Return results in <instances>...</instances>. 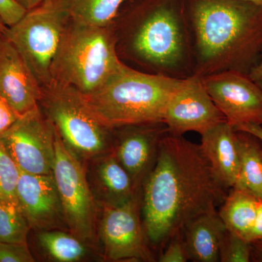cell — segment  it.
I'll list each match as a JSON object with an SVG mask.
<instances>
[{
	"instance_id": "obj_3",
	"label": "cell",
	"mask_w": 262,
	"mask_h": 262,
	"mask_svg": "<svg viewBox=\"0 0 262 262\" xmlns=\"http://www.w3.org/2000/svg\"><path fill=\"white\" fill-rule=\"evenodd\" d=\"M120 24L115 31L119 56L153 75L179 80L194 75L184 0H135Z\"/></svg>"
},
{
	"instance_id": "obj_23",
	"label": "cell",
	"mask_w": 262,
	"mask_h": 262,
	"mask_svg": "<svg viewBox=\"0 0 262 262\" xmlns=\"http://www.w3.org/2000/svg\"><path fill=\"white\" fill-rule=\"evenodd\" d=\"M30 230L16 206L0 201V242L28 244Z\"/></svg>"
},
{
	"instance_id": "obj_24",
	"label": "cell",
	"mask_w": 262,
	"mask_h": 262,
	"mask_svg": "<svg viewBox=\"0 0 262 262\" xmlns=\"http://www.w3.org/2000/svg\"><path fill=\"white\" fill-rule=\"evenodd\" d=\"M20 173L17 164L0 144V201L17 207L16 188Z\"/></svg>"
},
{
	"instance_id": "obj_29",
	"label": "cell",
	"mask_w": 262,
	"mask_h": 262,
	"mask_svg": "<svg viewBox=\"0 0 262 262\" xmlns=\"http://www.w3.org/2000/svg\"><path fill=\"white\" fill-rule=\"evenodd\" d=\"M20 116L0 94V135L10 128Z\"/></svg>"
},
{
	"instance_id": "obj_8",
	"label": "cell",
	"mask_w": 262,
	"mask_h": 262,
	"mask_svg": "<svg viewBox=\"0 0 262 262\" xmlns=\"http://www.w3.org/2000/svg\"><path fill=\"white\" fill-rule=\"evenodd\" d=\"M53 178L59 193L70 232L89 246L96 244V206L82 161L56 131Z\"/></svg>"
},
{
	"instance_id": "obj_18",
	"label": "cell",
	"mask_w": 262,
	"mask_h": 262,
	"mask_svg": "<svg viewBox=\"0 0 262 262\" xmlns=\"http://www.w3.org/2000/svg\"><path fill=\"white\" fill-rule=\"evenodd\" d=\"M226 228L217 210L203 213L188 224L183 232L189 261H220Z\"/></svg>"
},
{
	"instance_id": "obj_11",
	"label": "cell",
	"mask_w": 262,
	"mask_h": 262,
	"mask_svg": "<svg viewBox=\"0 0 262 262\" xmlns=\"http://www.w3.org/2000/svg\"><path fill=\"white\" fill-rule=\"evenodd\" d=\"M202 79L213 103L231 125H262V91L247 74L227 71Z\"/></svg>"
},
{
	"instance_id": "obj_16",
	"label": "cell",
	"mask_w": 262,
	"mask_h": 262,
	"mask_svg": "<svg viewBox=\"0 0 262 262\" xmlns=\"http://www.w3.org/2000/svg\"><path fill=\"white\" fill-rule=\"evenodd\" d=\"M215 177L227 189L236 187L239 179V151L237 130L227 121L201 135L200 144Z\"/></svg>"
},
{
	"instance_id": "obj_20",
	"label": "cell",
	"mask_w": 262,
	"mask_h": 262,
	"mask_svg": "<svg viewBox=\"0 0 262 262\" xmlns=\"http://www.w3.org/2000/svg\"><path fill=\"white\" fill-rule=\"evenodd\" d=\"M237 133L241 168L236 187L247 189L262 201V141L247 132Z\"/></svg>"
},
{
	"instance_id": "obj_26",
	"label": "cell",
	"mask_w": 262,
	"mask_h": 262,
	"mask_svg": "<svg viewBox=\"0 0 262 262\" xmlns=\"http://www.w3.org/2000/svg\"><path fill=\"white\" fill-rule=\"evenodd\" d=\"M28 244L0 242V262H34Z\"/></svg>"
},
{
	"instance_id": "obj_14",
	"label": "cell",
	"mask_w": 262,
	"mask_h": 262,
	"mask_svg": "<svg viewBox=\"0 0 262 262\" xmlns=\"http://www.w3.org/2000/svg\"><path fill=\"white\" fill-rule=\"evenodd\" d=\"M16 198L17 207L31 229L41 232L67 227L53 174L37 175L20 171Z\"/></svg>"
},
{
	"instance_id": "obj_17",
	"label": "cell",
	"mask_w": 262,
	"mask_h": 262,
	"mask_svg": "<svg viewBox=\"0 0 262 262\" xmlns=\"http://www.w3.org/2000/svg\"><path fill=\"white\" fill-rule=\"evenodd\" d=\"M91 161L93 162L91 178L101 206H120L141 194L136 190L130 174L113 151Z\"/></svg>"
},
{
	"instance_id": "obj_35",
	"label": "cell",
	"mask_w": 262,
	"mask_h": 262,
	"mask_svg": "<svg viewBox=\"0 0 262 262\" xmlns=\"http://www.w3.org/2000/svg\"><path fill=\"white\" fill-rule=\"evenodd\" d=\"M8 27L5 25V24L2 21L1 19H0V35H3V34H5V31H6Z\"/></svg>"
},
{
	"instance_id": "obj_32",
	"label": "cell",
	"mask_w": 262,
	"mask_h": 262,
	"mask_svg": "<svg viewBox=\"0 0 262 262\" xmlns=\"http://www.w3.org/2000/svg\"><path fill=\"white\" fill-rule=\"evenodd\" d=\"M236 130L244 131L248 134H252L256 136L260 141H262V127L257 124H246V125H239L234 127Z\"/></svg>"
},
{
	"instance_id": "obj_15",
	"label": "cell",
	"mask_w": 262,
	"mask_h": 262,
	"mask_svg": "<svg viewBox=\"0 0 262 262\" xmlns=\"http://www.w3.org/2000/svg\"><path fill=\"white\" fill-rule=\"evenodd\" d=\"M0 94L19 115L39 106L42 88L19 52L0 35Z\"/></svg>"
},
{
	"instance_id": "obj_6",
	"label": "cell",
	"mask_w": 262,
	"mask_h": 262,
	"mask_svg": "<svg viewBox=\"0 0 262 262\" xmlns=\"http://www.w3.org/2000/svg\"><path fill=\"white\" fill-rule=\"evenodd\" d=\"M39 105L63 144L81 160L113 152L112 129L98 121L74 88L52 82L42 88Z\"/></svg>"
},
{
	"instance_id": "obj_9",
	"label": "cell",
	"mask_w": 262,
	"mask_h": 262,
	"mask_svg": "<svg viewBox=\"0 0 262 262\" xmlns=\"http://www.w3.org/2000/svg\"><path fill=\"white\" fill-rule=\"evenodd\" d=\"M55 141L56 130L39 105L0 135V144L20 171L37 175L53 174Z\"/></svg>"
},
{
	"instance_id": "obj_7",
	"label": "cell",
	"mask_w": 262,
	"mask_h": 262,
	"mask_svg": "<svg viewBox=\"0 0 262 262\" xmlns=\"http://www.w3.org/2000/svg\"><path fill=\"white\" fill-rule=\"evenodd\" d=\"M70 20L68 0H46L5 31L42 89L53 80V62Z\"/></svg>"
},
{
	"instance_id": "obj_5",
	"label": "cell",
	"mask_w": 262,
	"mask_h": 262,
	"mask_svg": "<svg viewBox=\"0 0 262 262\" xmlns=\"http://www.w3.org/2000/svg\"><path fill=\"white\" fill-rule=\"evenodd\" d=\"M115 30L71 19L53 62L52 82L71 86L81 94L97 91L121 66Z\"/></svg>"
},
{
	"instance_id": "obj_4",
	"label": "cell",
	"mask_w": 262,
	"mask_h": 262,
	"mask_svg": "<svg viewBox=\"0 0 262 262\" xmlns=\"http://www.w3.org/2000/svg\"><path fill=\"white\" fill-rule=\"evenodd\" d=\"M184 80L147 73L122 62L97 91L82 95L98 121L113 130L163 122L169 101Z\"/></svg>"
},
{
	"instance_id": "obj_31",
	"label": "cell",
	"mask_w": 262,
	"mask_h": 262,
	"mask_svg": "<svg viewBox=\"0 0 262 262\" xmlns=\"http://www.w3.org/2000/svg\"><path fill=\"white\" fill-rule=\"evenodd\" d=\"M248 75L262 91V54L259 61L251 69Z\"/></svg>"
},
{
	"instance_id": "obj_10",
	"label": "cell",
	"mask_w": 262,
	"mask_h": 262,
	"mask_svg": "<svg viewBox=\"0 0 262 262\" xmlns=\"http://www.w3.org/2000/svg\"><path fill=\"white\" fill-rule=\"evenodd\" d=\"M99 237L110 261L154 262L141 217V194L117 206H102Z\"/></svg>"
},
{
	"instance_id": "obj_12",
	"label": "cell",
	"mask_w": 262,
	"mask_h": 262,
	"mask_svg": "<svg viewBox=\"0 0 262 262\" xmlns=\"http://www.w3.org/2000/svg\"><path fill=\"white\" fill-rule=\"evenodd\" d=\"M224 121L225 116L208 94L202 77L196 75L183 80L170 98L163 120L169 133L177 136L187 132L202 135Z\"/></svg>"
},
{
	"instance_id": "obj_22",
	"label": "cell",
	"mask_w": 262,
	"mask_h": 262,
	"mask_svg": "<svg viewBox=\"0 0 262 262\" xmlns=\"http://www.w3.org/2000/svg\"><path fill=\"white\" fill-rule=\"evenodd\" d=\"M126 0H68L71 19L91 27H108Z\"/></svg>"
},
{
	"instance_id": "obj_36",
	"label": "cell",
	"mask_w": 262,
	"mask_h": 262,
	"mask_svg": "<svg viewBox=\"0 0 262 262\" xmlns=\"http://www.w3.org/2000/svg\"><path fill=\"white\" fill-rule=\"evenodd\" d=\"M244 1L252 2L256 4L262 5V0H244Z\"/></svg>"
},
{
	"instance_id": "obj_27",
	"label": "cell",
	"mask_w": 262,
	"mask_h": 262,
	"mask_svg": "<svg viewBox=\"0 0 262 262\" xmlns=\"http://www.w3.org/2000/svg\"><path fill=\"white\" fill-rule=\"evenodd\" d=\"M159 262H187L189 261L183 234L176 236L169 241L157 258Z\"/></svg>"
},
{
	"instance_id": "obj_13",
	"label": "cell",
	"mask_w": 262,
	"mask_h": 262,
	"mask_svg": "<svg viewBox=\"0 0 262 262\" xmlns=\"http://www.w3.org/2000/svg\"><path fill=\"white\" fill-rule=\"evenodd\" d=\"M113 153L130 174L136 190L141 192L143 184L154 168L160 143L169 132L163 122L125 125L117 127Z\"/></svg>"
},
{
	"instance_id": "obj_34",
	"label": "cell",
	"mask_w": 262,
	"mask_h": 262,
	"mask_svg": "<svg viewBox=\"0 0 262 262\" xmlns=\"http://www.w3.org/2000/svg\"><path fill=\"white\" fill-rule=\"evenodd\" d=\"M19 5L28 11L46 2V0H15Z\"/></svg>"
},
{
	"instance_id": "obj_37",
	"label": "cell",
	"mask_w": 262,
	"mask_h": 262,
	"mask_svg": "<svg viewBox=\"0 0 262 262\" xmlns=\"http://www.w3.org/2000/svg\"><path fill=\"white\" fill-rule=\"evenodd\" d=\"M261 127H262V125H261Z\"/></svg>"
},
{
	"instance_id": "obj_1",
	"label": "cell",
	"mask_w": 262,
	"mask_h": 262,
	"mask_svg": "<svg viewBox=\"0 0 262 262\" xmlns=\"http://www.w3.org/2000/svg\"><path fill=\"white\" fill-rule=\"evenodd\" d=\"M228 191L215 177L200 144L168 132L141 188L143 227L155 254L183 234L196 217L217 210Z\"/></svg>"
},
{
	"instance_id": "obj_21",
	"label": "cell",
	"mask_w": 262,
	"mask_h": 262,
	"mask_svg": "<svg viewBox=\"0 0 262 262\" xmlns=\"http://www.w3.org/2000/svg\"><path fill=\"white\" fill-rule=\"evenodd\" d=\"M37 242L45 255L52 261H80L89 255V245L61 229L37 232Z\"/></svg>"
},
{
	"instance_id": "obj_2",
	"label": "cell",
	"mask_w": 262,
	"mask_h": 262,
	"mask_svg": "<svg viewBox=\"0 0 262 262\" xmlns=\"http://www.w3.org/2000/svg\"><path fill=\"white\" fill-rule=\"evenodd\" d=\"M194 75L249 73L262 54V5L244 0H184Z\"/></svg>"
},
{
	"instance_id": "obj_19",
	"label": "cell",
	"mask_w": 262,
	"mask_h": 262,
	"mask_svg": "<svg viewBox=\"0 0 262 262\" xmlns=\"http://www.w3.org/2000/svg\"><path fill=\"white\" fill-rule=\"evenodd\" d=\"M261 201L244 188L229 189L218 211L227 230L248 241Z\"/></svg>"
},
{
	"instance_id": "obj_25",
	"label": "cell",
	"mask_w": 262,
	"mask_h": 262,
	"mask_svg": "<svg viewBox=\"0 0 262 262\" xmlns=\"http://www.w3.org/2000/svg\"><path fill=\"white\" fill-rule=\"evenodd\" d=\"M251 243L241 236L226 230L220 250L221 262L251 261Z\"/></svg>"
},
{
	"instance_id": "obj_28",
	"label": "cell",
	"mask_w": 262,
	"mask_h": 262,
	"mask_svg": "<svg viewBox=\"0 0 262 262\" xmlns=\"http://www.w3.org/2000/svg\"><path fill=\"white\" fill-rule=\"evenodd\" d=\"M27 12L15 0H0V19L6 27L14 25Z\"/></svg>"
},
{
	"instance_id": "obj_30",
	"label": "cell",
	"mask_w": 262,
	"mask_h": 262,
	"mask_svg": "<svg viewBox=\"0 0 262 262\" xmlns=\"http://www.w3.org/2000/svg\"><path fill=\"white\" fill-rule=\"evenodd\" d=\"M248 241L251 244L258 241H262V201L258 206L256 220L251 229V234L248 237Z\"/></svg>"
},
{
	"instance_id": "obj_33",
	"label": "cell",
	"mask_w": 262,
	"mask_h": 262,
	"mask_svg": "<svg viewBox=\"0 0 262 262\" xmlns=\"http://www.w3.org/2000/svg\"><path fill=\"white\" fill-rule=\"evenodd\" d=\"M251 248V261L262 262V241L252 243Z\"/></svg>"
}]
</instances>
